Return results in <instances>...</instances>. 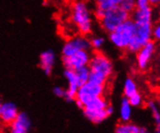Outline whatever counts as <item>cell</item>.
Returning <instances> with one entry per match:
<instances>
[{"label":"cell","mask_w":160,"mask_h":133,"mask_svg":"<svg viewBox=\"0 0 160 133\" xmlns=\"http://www.w3.org/2000/svg\"><path fill=\"white\" fill-rule=\"evenodd\" d=\"M153 133H160V127L159 126H157L156 128H155V130H154V132Z\"/></svg>","instance_id":"obj_34"},{"label":"cell","mask_w":160,"mask_h":133,"mask_svg":"<svg viewBox=\"0 0 160 133\" xmlns=\"http://www.w3.org/2000/svg\"><path fill=\"white\" fill-rule=\"evenodd\" d=\"M128 101L130 103L131 107H140L143 105V102H144V98L143 95L141 94L139 91L135 92L134 94H132L131 96L128 97Z\"/></svg>","instance_id":"obj_25"},{"label":"cell","mask_w":160,"mask_h":133,"mask_svg":"<svg viewBox=\"0 0 160 133\" xmlns=\"http://www.w3.org/2000/svg\"><path fill=\"white\" fill-rule=\"evenodd\" d=\"M52 92L55 96H58L59 98H64V95H65V89H63L62 87H54L53 90H52Z\"/></svg>","instance_id":"obj_28"},{"label":"cell","mask_w":160,"mask_h":133,"mask_svg":"<svg viewBox=\"0 0 160 133\" xmlns=\"http://www.w3.org/2000/svg\"><path fill=\"white\" fill-rule=\"evenodd\" d=\"M148 108L152 112V115L156 126H160V112L158 102L154 99H150L148 102Z\"/></svg>","instance_id":"obj_21"},{"label":"cell","mask_w":160,"mask_h":133,"mask_svg":"<svg viewBox=\"0 0 160 133\" xmlns=\"http://www.w3.org/2000/svg\"><path fill=\"white\" fill-rule=\"evenodd\" d=\"M150 6L148 0H136V8H146Z\"/></svg>","instance_id":"obj_29"},{"label":"cell","mask_w":160,"mask_h":133,"mask_svg":"<svg viewBox=\"0 0 160 133\" xmlns=\"http://www.w3.org/2000/svg\"><path fill=\"white\" fill-rule=\"evenodd\" d=\"M40 67L47 76H51L56 61V54L52 50H46L40 54Z\"/></svg>","instance_id":"obj_12"},{"label":"cell","mask_w":160,"mask_h":133,"mask_svg":"<svg viewBox=\"0 0 160 133\" xmlns=\"http://www.w3.org/2000/svg\"><path fill=\"white\" fill-rule=\"evenodd\" d=\"M63 75H64L65 79L67 80L68 84H74V85H77V87H79V88L81 87V84L79 83V80H78V77H77L75 70L64 69Z\"/></svg>","instance_id":"obj_22"},{"label":"cell","mask_w":160,"mask_h":133,"mask_svg":"<svg viewBox=\"0 0 160 133\" xmlns=\"http://www.w3.org/2000/svg\"><path fill=\"white\" fill-rule=\"evenodd\" d=\"M18 112V109L17 105L13 102H3L1 113H0V120H1L6 125L10 123L17 118Z\"/></svg>","instance_id":"obj_14"},{"label":"cell","mask_w":160,"mask_h":133,"mask_svg":"<svg viewBox=\"0 0 160 133\" xmlns=\"http://www.w3.org/2000/svg\"><path fill=\"white\" fill-rule=\"evenodd\" d=\"M106 112H107V114H108V116L110 117V116H112V114H114V112H115V109H114V107H112V105H110V104H109V105L106 107Z\"/></svg>","instance_id":"obj_30"},{"label":"cell","mask_w":160,"mask_h":133,"mask_svg":"<svg viewBox=\"0 0 160 133\" xmlns=\"http://www.w3.org/2000/svg\"><path fill=\"white\" fill-rule=\"evenodd\" d=\"M32 127L30 118L25 113H18L10 123V133H29Z\"/></svg>","instance_id":"obj_10"},{"label":"cell","mask_w":160,"mask_h":133,"mask_svg":"<svg viewBox=\"0 0 160 133\" xmlns=\"http://www.w3.org/2000/svg\"><path fill=\"white\" fill-rule=\"evenodd\" d=\"M108 100L104 96H96L89 99L86 104L83 105V109L87 110H102L106 109V107L109 105Z\"/></svg>","instance_id":"obj_16"},{"label":"cell","mask_w":160,"mask_h":133,"mask_svg":"<svg viewBox=\"0 0 160 133\" xmlns=\"http://www.w3.org/2000/svg\"><path fill=\"white\" fill-rule=\"evenodd\" d=\"M140 126L133 122H120L116 126L115 133H139Z\"/></svg>","instance_id":"obj_18"},{"label":"cell","mask_w":160,"mask_h":133,"mask_svg":"<svg viewBox=\"0 0 160 133\" xmlns=\"http://www.w3.org/2000/svg\"><path fill=\"white\" fill-rule=\"evenodd\" d=\"M138 91V85L135 80L131 77H127L123 84V94L125 97H129Z\"/></svg>","instance_id":"obj_19"},{"label":"cell","mask_w":160,"mask_h":133,"mask_svg":"<svg viewBox=\"0 0 160 133\" xmlns=\"http://www.w3.org/2000/svg\"><path fill=\"white\" fill-rule=\"evenodd\" d=\"M2 105H3V101L0 98V113H1V109H2Z\"/></svg>","instance_id":"obj_33"},{"label":"cell","mask_w":160,"mask_h":133,"mask_svg":"<svg viewBox=\"0 0 160 133\" xmlns=\"http://www.w3.org/2000/svg\"><path fill=\"white\" fill-rule=\"evenodd\" d=\"M154 7L148 6L146 8H136L130 14V18L134 23H153L154 21Z\"/></svg>","instance_id":"obj_11"},{"label":"cell","mask_w":160,"mask_h":133,"mask_svg":"<svg viewBox=\"0 0 160 133\" xmlns=\"http://www.w3.org/2000/svg\"><path fill=\"white\" fill-rule=\"evenodd\" d=\"M153 23H134V34L126 49L128 53L136 54L144 45L152 40V29Z\"/></svg>","instance_id":"obj_5"},{"label":"cell","mask_w":160,"mask_h":133,"mask_svg":"<svg viewBox=\"0 0 160 133\" xmlns=\"http://www.w3.org/2000/svg\"><path fill=\"white\" fill-rule=\"evenodd\" d=\"M91 58L90 51H79L70 56H62V64L65 69L76 70L78 68L88 66Z\"/></svg>","instance_id":"obj_9"},{"label":"cell","mask_w":160,"mask_h":133,"mask_svg":"<svg viewBox=\"0 0 160 133\" xmlns=\"http://www.w3.org/2000/svg\"><path fill=\"white\" fill-rule=\"evenodd\" d=\"M119 6L128 14H131L136 9V0H122Z\"/></svg>","instance_id":"obj_26"},{"label":"cell","mask_w":160,"mask_h":133,"mask_svg":"<svg viewBox=\"0 0 160 133\" xmlns=\"http://www.w3.org/2000/svg\"><path fill=\"white\" fill-rule=\"evenodd\" d=\"M79 90V87L74 84H68V88L65 90V95L64 99L67 102H74L77 96V91Z\"/></svg>","instance_id":"obj_24"},{"label":"cell","mask_w":160,"mask_h":133,"mask_svg":"<svg viewBox=\"0 0 160 133\" xmlns=\"http://www.w3.org/2000/svg\"><path fill=\"white\" fill-rule=\"evenodd\" d=\"M122 0H95L93 9V16L96 20H100L104 13L111 8L119 6Z\"/></svg>","instance_id":"obj_13"},{"label":"cell","mask_w":160,"mask_h":133,"mask_svg":"<svg viewBox=\"0 0 160 133\" xmlns=\"http://www.w3.org/2000/svg\"><path fill=\"white\" fill-rule=\"evenodd\" d=\"M152 40L154 42L159 41V39H160V25H159L158 23H154L153 25H152Z\"/></svg>","instance_id":"obj_27"},{"label":"cell","mask_w":160,"mask_h":133,"mask_svg":"<svg viewBox=\"0 0 160 133\" xmlns=\"http://www.w3.org/2000/svg\"><path fill=\"white\" fill-rule=\"evenodd\" d=\"M139 133H153L152 131H149L147 127H140V131Z\"/></svg>","instance_id":"obj_32"},{"label":"cell","mask_w":160,"mask_h":133,"mask_svg":"<svg viewBox=\"0 0 160 133\" xmlns=\"http://www.w3.org/2000/svg\"><path fill=\"white\" fill-rule=\"evenodd\" d=\"M90 48L95 52L101 51L106 44V38L102 35H91L89 38Z\"/></svg>","instance_id":"obj_20"},{"label":"cell","mask_w":160,"mask_h":133,"mask_svg":"<svg viewBox=\"0 0 160 133\" xmlns=\"http://www.w3.org/2000/svg\"><path fill=\"white\" fill-rule=\"evenodd\" d=\"M89 72L109 80L114 74V64L108 56L98 51L91 54L90 60L88 62Z\"/></svg>","instance_id":"obj_4"},{"label":"cell","mask_w":160,"mask_h":133,"mask_svg":"<svg viewBox=\"0 0 160 133\" xmlns=\"http://www.w3.org/2000/svg\"><path fill=\"white\" fill-rule=\"evenodd\" d=\"M90 51V43L89 38L86 35L77 34L74 35L64 42L62 49H61V54L62 56H70L73 54L77 53L79 51Z\"/></svg>","instance_id":"obj_7"},{"label":"cell","mask_w":160,"mask_h":133,"mask_svg":"<svg viewBox=\"0 0 160 133\" xmlns=\"http://www.w3.org/2000/svg\"><path fill=\"white\" fill-rule=\"evenodd\" d=\"M129 18L130 14L125 12L120 6H116L106 11L103 17L98 20V23L103 31L110 33Z\"/></svg>","instance_id":"obj_3"},{"label":"cell","mask_w":160,"mask_h":133,"mask_svg":"<svg viewBox=\"0 0 160 133\" xmlns=\"http://www.w3.org/2000/svg\"><path fill=\"white\" fill-rule=\"evenodd\" d=\"M71 22L79 34L88 36L94 28L93 10L87 0H75L71 7Z\"/></svg>","instance_id":"obj_1"},{"label":"cell","mask_w":160,"mask_h":133,"mask_svg":"<svg viewBox=\"0 0 160 133\" xmlns=\"http://www.w3.org/2000/svg\"><path fill=\"white\" fill-rule=\"evenodd\" d=\"M82 113L84 117H86L88 120H90L93 123H101L102 121H104L109 116L106 112L105 109H102V110H87V109H83Z\"/></svg>","instance_id":"obj_15"},{"label":"cell","mask_w":160,"mask_h":133,"mask_svg":"<svg viewBox=\"0 0 160 133\" xmlns=\"http://www.w3.org/2000/svg\"><path fill=\"white\" fill-rule=\"evenodd\" d=\"M148 1H149L150 6H152V7H156L160 3V0H148Z\"/></svg>","instance_id":"obj_31"},{"label":"cell","mask_w":160,"mask_h":133,"mask_svg":"<svg viewBox=\"0 0 160 133\" xmlns=\"http://www.w3.org/2000/svg\"><path fill=\"white\" fill-rule=\"evenodd\" d=\"M132 117V107L128 101V98L123 96L121 98L120 107H119V118L122 122L130 121Z\"/></svg>","instance_id":"obj_17"},{"label":"cell","mask_w":160,"mask_h":133,"mask_svg":"<svg viewBox=\"0 0 160 133\" xmlns=\"http://www.w3.org/2000/svg\"><path fill=\"white\" fill-rule=\"evenodd\" d=\"M156 43L152 40L144 45L135 54H136V63L137 67L141 71H146L150 65L152 59L156 53Z\"/></svg>","instance_id":"obj_8"},{"label":"cell","mask_w":160,"mask_h":133,"mask_svg":"<svg viewBox=\"0 0 160 133\" xmlns=\"http://www.w3.org/2000/svg\"><path fill=\"white\" fill-rule=\"evenodd\" d=\"M75 72H76V75H77L79 83H80L81 85L82 84L88 82V76H89V68H88V66H83V67L78 68V69L75 70Z\"/></svg>","instance_id":"obj_23"},{"label":"cell","mask_w":160,"mask_h":133,"mask_svg":"<svg viewBox=\"0 0 160 133\" xmlns=\"http://www.w3.org/2000/svg\"><path fill=\"white\" fill-rule=\"evenodd\" d=\"M106 91V84H97L90 82L82 84L77 91V96L75 99V103L77 106L82 110L83 105L89 99L96 96H104Z\"/></svg>","instance_id":"obj_6"},{"label":"cell","mask_w":160,"mask_h":133,"mask_svg":"<svg viewBox=\"0 0 160 133\" xmlns=\"http://www.w3.org/2000/svg\"><path fill=\"white\" fill-rule=\"evenodd\" d=\"M135 30L134 22L131 18H127L121 24H119L115 30L108 33L110 42L117 49L120 51H126L127 46L132 39Z\"/></svg>","instance_id":"obj_2"}]
</instances>
